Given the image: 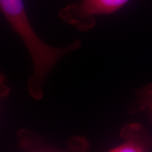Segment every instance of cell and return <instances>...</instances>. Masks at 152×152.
<instances>
[{
	"mask_svg": "<svg viewBox=\"0 0 152 152\" xmlns=\"http://www.w3.org/2000/svg\"><path fill=\"white\" fill-rule=\"evenodd\" d=\"M18 136L19 147L22 152H89L88 142L82 137L71 138L67 149H61L49 146L30 130H20Z\"/></svg>",
	"mask_w": 152,
	"mask_h": 152,
	"instance_id": "3957f363",
	"label": "cell"
},
{
	"mask_svg": "<svg viewBox=\"0 0 152 152\" xmlns=\"http://www.w3.org/2000/svg\"><path fill=\"white\" fill-rule=\"evenodd\" d=\"M123 142L109 152H151L152 136L141 124L130 123L121 129Z\"/></svg>",
	"mask_w": 152,
	"mask_h": 152,
	"instance_id": "277c9868",
	"label": "cell"
},
{
	"mask_svg": "<svg viewBox=\"0 0 152 152\" xmlns=\"http://www.w3.org/2000/svg\"><path fill=\"white\" fill-rule=\"evenodd\" d=\"M11 92V89L6 80L4 75L0 73V100L8 97Z\"/></svg>",
	"mask_w": 152,
	"mask_h": 152,
	"instance_id": "8992f818",
	"label": "cell"
},
{
	"mask_svg": "<svg viewBox=\"0 0 152 152\" xmlns=\"http://www.w3.org/2000/svg\"><path fill=\"white\" fill-rule=\"evenodd\" d=\"M0 11L27 49L33 68L28 81V91L32 98L40 100L47 75L61 58L81 46V41L77 39L64 47L45 43L30 23L23 0H0Z\"/></svg>",
	"mask_w": 152,
	"mask_h": 152,
	"instance_id": "6da1fadb",
	"label": "cell"
},
{
	"mask_svg": "<svg viewBox=\"0 0 152 152\" xmlns=\"http://www.w3.org/2000/svg\"><path fill=\"white\" fill-rule=\"evenodd\" d=\"M129 0H80L68 4L59 11V17L80 31L94 28L96 16L111 14L122 8Z\"/></svg>",
	"mask_w": 152,
	"mask_h": 152,
	"instance_id": "7a4b0ae2",
	"label": "cell"
},
{
	"mask_svg": "<svg viewBox=\"0 0 152 152\" xmlns=\"http://www.w3.org/2000/svg\"><path fill=\"white\" fill-rule=\"evenodd\" d=\"M137 111L146 112L152 118V83L140 88L137 92Z\"/></svg>",
	"mask_w": 152,
	"mask_h": 152,
	"instance_id": "5b68a950",
	"label": "cell"
}]
</instances>
